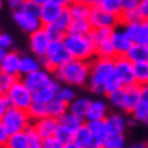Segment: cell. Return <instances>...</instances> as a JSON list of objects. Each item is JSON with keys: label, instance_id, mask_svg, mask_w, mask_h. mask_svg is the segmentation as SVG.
<instances>
[{"label": "cell", "instance_id": "obj_1", "mask_svg": "<svg viewBox=\"0 0 148 148\" xmlns=\"http://www.w3.org/2000/svg\"><path fill=\"white\" fill-rule=\"evenodd\" d=\"M53 76L63 84L72 87H84L87 86L90 76V61L71 57L67 63L54 69Z\"/></svg>", "mask_w": 148, "mask_h": 148}, {"label": "cell", "instance_id": "obj_2", "mask_svg": "<svg viewBox=\"0 0 148 148\" xmlns=\"http://www.w3.org/2000/svg\"><path fill=\"white\" fill-rule=\"evenodd\" d=\"M114 73V58L98 57L90 61V76L87 82V87L95 95L103 94V86L109 77Z\"/></svg>", "mask_w": 148, "mask_h": 148}, {"label": "cell", "instance_id": "obj_3", "mask_svg": "<svg viewBox=\"0 0 148 148\" xmlns=\"http://www.w3.org/2000/svg\"><path fill=\"white\" fill-rule=\"evenodd\" d=\"M63 41L72 58L91 61L94 57H97L95 44L92 41V38L90 37V34L67 33L63 37Z\"/></svg>", "mask_w": 148, "mask_h": 148}, {"label": "cell", "instance_id": "obj_4", "mask_svg": "<svg viewBox=\"0 0 148 148\" xmlns=\"http://www.w3.org/2000/svg\"><path fill=\"white\" fill-rule=\"evenodd\" d=\"M0 122L5 126V129L8 130V133H15V132H22L32 125V117L29 116L27 110L19 108L8 106L7 110L3 113V116L0 118Z\"/></svg>", "mask_w": 148, "mask_h": 148}, {"label": "cell", "instance_id": "obj_5", "mask_svg": "<svg viewBox=\"0 0 148 148\" xmlns=\"http://www.w3.org/2000/svg\"><path fill=\"white\" fill-rule=\"evenodd\" d=\"M69 58H71V54L68 52L63 38H58V40L50 41L49 48L46 50V54L44 56V58L41 61H42V67L48 68L49 71L53 72L60 65L67 63Z\"/></svg>", "mask_w": 148, "mask_h": 148}, {"label": "cell", "instance_id": "obj_6", "mask_svg": "<svg viewBox=\"0 0 148 148\" xmlns=\"http://www.w3.org/2000/svg\"><path fill=\"white\" fill-rule=\"evenodd\" d=\"M7 101H8L10 106L19 109H27L30 108V105L33 102V92L26 87V84L23 83L21 79L14 83V86L7 91Z\"/></svg>", "mask_w": 148, "mask_h": 148}, {"label": "cell", "instance_id": "obj_7", "mask_svg": "<svg viewBox=\"0 0 148 148\" xmlns=\"http://www.w3.org/2000/svg\"><path fill=\"white\" fill-rule=\"evenodd\" d=\"M12 19L15 25L26 34H30V33L36 32L40 27L44 26L40 19V15L30 12V11H27L22 7L12 10Z\"/></svg>", "mask_w": 148, "mask_h": 148}, {"label": "cell", "instance_id": "obj_8", "mask_svg": "<svg viewBox=\"0 0 148 148\" xmlns=\"http://www.w3.org/2000/svg\"><path fill=\"white\" fill-rule=\"evenodd\" d=\"M88 21L92 29L97 27H108V29H114V27L120 26V16L114 15V14L109 12L106 10L101 8L99 5H94L90 10V15H88Z\"/></svg>", "mask_w": 148, "mask_h": 148}, {"label": "cell", "instance_id": "obj_9", "mask_svg": "<svg viewBox=\"0 0 148 148\" xmlns=\"http://www.w3.org/2000/svg\"><path fill=\"white\" fill-rule=\"evenodd\" d=\"M50 41H52V38H50L45 26H42L36 32L30 33L29 34V48H30L32 54H34L36 57L42 60L44 56L46 54L48 48H49Z\"/></svg>", "mask_w": 148, "mask_h": 148}, {"label": "cell", "instance_id": "obj_10", "mask_svg": "<svg viewBox=\"0 0 148 148\" xmlns=\"http://www.w3.org/2000/svg\"><path fill=\"white\" fill-rule=\"evenodd\" d=\"M53 72L49 71L48 68L41 67L37 71H33L30 73L23 75L21 80L26 84V87L32 92H36L37 90H40L41 87H44L45 84H48L52 79H53Z\"/></svg>", "mask_w": 148, "mask_h": 148}, {"label": "cell", "instance_id": "obj_11", "mask_svg": "<svg viewBox=\"0 0 148 148\" xmlns=\"http://www.w3.org/2000/svg\"><path fill=\"white\" fill-rule=\"evenodd\" d=\"M114 73L121 82L122 87L135 84L133 76V63L126 56H116L114 57Z\"/></svg>", "mask_w": 148, "mask_h": 148}, {"label": "cell", "instance_id": "obj_12", "mask_svg": "<svg viewBox=\"0 0 148 148\" xmlns=\"http://www.w3.org/2000/svg\"><path fill=\"white\" fill-rule=\"evenodd\" d=\"M71 22H72V16L69 14V11H68V7H64L61 14L58 15V18L53 23H50L49 26H45V27L52 40H58V38H63L68 33Z\"/></svg>", "mask_w": 148, "mask_h": 148}, {"label": "cell", "instance_id": "obj_13", "mask_svg": "<svg viewBox=\"0 0 148 148\" xmlns=\"http://www.w3.org/2000/svg\"><path fill=\"white\" fill-rule=\"evenodd\" d=\"M122 29L125 30V33L133 44L148 45V29L144 21L133 23H122Z\"/></svg>", "mask_w": 148, "mask_h": 148}, {"label": "cell", "instance_id": "obj_14", "mask_svg": "<svg viewBox=\"0 0 148 148\" xmlns=\"http://www.w3.org/2000/svg\"><path fill=\"white\" fill-rule=\"evenodd\" d=\"M112 44L113 48L116 50V56H125L128 53L129 48L132 46V41L125 33V30L122 27L117 26L112 30Z\"/></svg>", "mask_w": 148, "mask_h": 148}, {"label": "cell", "instance_id": "obj_15", "mask_svg": "<svg viewBox=\"0 0 148 148\" xmlns=\"http://www.w3.org/2000/svg\"><path fill=\"white\" fill-rule=\"evenodd\" d=\"M69 148H97L94 137L86 122L73 133V140Z\"/></svg>", "mask_w": 148, "mask_h": 148}, {"label": "cell", "instance_id": "obj_16", "mask_svg": "<svg viewBox=\"0 0 148 148\" xmlns=\"http://www.w3.org/2000/svg\"><path fill=\"white\" fill-rule=\"evenodd\" d=\"M109 113V103L102 99H91L84 121H94V120H105Z\"/></svg>", "mask_w": 148, "mask_h": 148}, {"label": "cell", "instance_id": "obj_17", "mask_svg": "<svg viewBox=\"0 0 148 148\" xmlns=\"http://www.w3.org/2000/svg\"><path fill=\"white\" fill-rule=\"evenodd\" d=\"M21 56L22 54L19 53V52H16V50H12V49L7 50L3 60L0 61V72H7V73L19 76Z\"/></svg>", "mask_w": 148, "mask_h": 148}, {"label": "cell", "instance_id": "obj_18", "mask_svg": "<svg viewBox=\"0 0 148 148\" xmlns=\"http://www.w3.org/2000/svg\"><path fill=\"white\" fill-rule=\"evenodd\" d=\"M32 125L36 128V130L40 133V136L42 139H46V137H50V136L54 135L56 128L58 125V121L57 118L46 116V117L37 118V120H33Z\"/></svg>", "mask_w": 148, "mask_h": 148}, {"label": "cell", "instance_id": "obj_19", "mask_svg": "<svg viewBox=\"0 0 148 148\" xmlns=\"http://www.w3.org/2000/svg\"><path fill=\"white\" fill-rule=\"evenodd\" d=\"M60 84H61V83H60L56 77H53L48 84H45L44 87H41L40 90H37L36 92H33V101L46 103V102H49V101H52V99H54Z\"/></svg>", "mask_w": 148, "mask_h": 148}, {"label": "cell", "instance_id": "obj_20", "mask_svg": "<svg viewBox=\"0 0 148 148\" xmlns=\"http://www.w3.org/2000/svg\"><path fill=\"white\" fill-rule=\"evenodd\" d=\"M64 7L50 1H45L42 3L40 7V19L44 26H49L50 23H53L56 19L58 18V15L61 14Z\"/></svg>", "mask_w": 148, "mask_h": 148}, {"label": "cell", "instance_id": "obj_21", "mask_svg": "<svg viewBox=\"0 0 148 148\" xmlns=\"http://www.w3.org/2000/svg\"><path fill=\"white\" fill-rule=\"evenodd\" d=\"M122 91H124V109H122V112L130 113L132 109L140 101V86L137 83L125 86V87H122Z\"/></svg>", "mask_w": 148, "mask_h": 148}, {"label": "cell", "instance_id": "obj_22", "mask_svg": "<svg viewBox=\"0 0 148 148\" xmlns=\"http://www.w3.org/2000/svg\"><path fill=\"white\" fill-rule=\"evenodd\" d=\"M105 122H106L109 132H114V133H124L126 129V125H128L125 116L117 112H109L106 118H105Z\"/></svg>", "mask_w": 148, "mask_h": 148}, {"label": "cell", "instance_id": "obj_23", "mask_svg": "<svg viewBox=\"0 0 148 148\" xmlns=\"http://www.w3.org/2000/svg\"><path fill=\"white\" fill-rule=\"evenodd\" d=\"M88 129H90L91 135L94 137L95 145L97 148H102V140L103 137L108 135V126H106V122L105 120H94V121H86Z\"/></svg>", "mask_w": 148, "mask_h": 148}, {"label": "cell", "instance_id": "obj_24", "mask_svg": "<svg viewBox=\"0 0 148 148\" xmlns=\"http://www.w3.org/2000/svg\"><path fill=\"white\" fill-rule=\"evenodd\" d=\"M42 67L41 58L36 57L34 54H22L21 56V64H19V75H26L33 71H37Z\"/></svg>", "mask_w": 148, "mask_h": 148}, {"label": "cell", "instance_id": "obj_25", "mask_svg": "<svg viewBox=\"0 0 148 148\" xmlns=\"http://www.w3.org/2000/svg\"><path fill=\"white\" fill-rule=\"evenodd\" d=\"M132 63H141L148 61V45L144 44H132L128 53L125 54Z\"/></svg>", "mask_w": 148, "mask_h": 148}, {"label": "cell", "instance_id": "obj_26", "mask_svg": "<svg viewBox=\"0 0 148 148\" xmlns=\"http://www.w3.org/2000/svg\"><path fill=\"white\" fill-rule=\"evenodd\" d=\"M57 121H58V124H60V125H63V126H65V128H68V129L72 130L73 133H75V132H76V130L86 122L83 118L75 116V114H73V113H71L69 110H67V112L64 113L61 117H58Z\"/></svg>", "mask_w": 148, "mask_h": 148}, {"label": "cell", "instance_id": "obj_27", "mask_svg": "<svg viewBox=\"0 0 148 148\" xmlns=\"http://www.w3.org/2000/svg\"><path fill=\"white\" fill-rule=\"evenodd\" d=\"M68 11L71 14L72 19H88L90 15V5L82 3L79 0H71V3L67 5Z\"/></svg>", "mask_w": 148, "mask_h": 148}, {"label": "cell", "instance_id": "obj_28", "mask_svg": "<svg viewBox=\"0 0 148 148\" xmlns=\"http://www.w3.org/2000/svg\"><path fill=\"white\" fill-rule=\"evenodd\" d=\"M90 98L87 97H76L72 102L68 103V110L71 113H73L75 116L80 117L84 120L86 113H87V109H88V105H90Z\"/></svg>", "mask_w": 148, "mask_h": 148}, {"label": "cell", "instance_id": "obj_29", "mask_svg": "<svg viewBox=\"0 0 148 148\" xmlns=\"http://www.w3.org/2000/svg\"><path fill=\"white\" fill-rule=\"evenodd\" d=\"M126 145V139L124 133L108 132L102 140V148H124Z\"/></svg>", "mask_w": 148, "mask_h": 148}, {"label": "cell", "instance_id": "obj_30", "mask_svg": "<svg viewBox=\"0 0 148 148\" xmlns=\"http://www.w3.org/2000/svg\"><path fill=\"white\" fill-rule=\"evenodd\" d=\"M68 110V105L67 103L61 102L60 99L54 98L49 102H46V113L49 117H53V118H58L61 117L64 113Z\"/></svg>", "mask_w": 148, "mask_h": 148}, {"label": "cell", "instance_id": "obj_31", "mask_svg": "<svg viewBox=\"0 0 148 148\" xmlns=\"http://www.w3.org/2000/svg\"><path fill=\"white\" fill-rule=\"evenodd\" d=\"M133 76L135 82L139 86L148 83V61L141 63H133Z\"/></svg>", "mask_w": 148, "mask_h": 148}, {"label": "cell", "instance_id": "obj_32", "mask_svg": "<svg viewBox=\"0 0 148 148\" xmlns=\"http://www.w3.org/2000/svg\"><path fill=\"white\" fill-rule=\"evenodd\" d=\"M53 136L58 140V141H60V143H61L63 148H69L71 147L72 140H73V132L69 130L68 128H65V126H63V125H60V124H58Z\"/></svg>", "mask_w": 148, "mask_h": 148}, {"label": "cell", "instance_id": "obj_33", "mask_svg": "<svg viewBox=\"0 0 148 148\" xmlns=\"http://www.w3.org/2000/svg\"><path fill=\"white\" fill-rule=\"evenodd\" d=\"M95 52H97L98 57H110V58L116 57V50L113 48L112 38L95 44Z\"/></svg>", "mask_w": 148, "mask_h": 148}, {"label": "cell", "instance_id": "obj_34", "mask_svg": "<svg viewBox=\"0 0 148 148\" xmlns=\"http://www.w3.org/2000/svg\"><path fill=\"white\" fill-rule=\"evenodd\" d=\"M7 148H29L26 132L22 130V132L11 133L7 141Z\"/></svg>", "mask_w": 148, "mask_h": 148}, {"label": "cell", "instance_id": "obj_35", "mask_svg": "<svg viewBox=\"0 0 148 148\" xmlns=\"http://www.w3.org/2000/svg\"><path fill=\"white\" fill-rule=\"evenodd\" d=\"M91 25L88 19H72L68 33H75V34H90Z\"/></svg>", "mask_w": 148, "mask_h": 148}, {"label": "cell", "instance_id": "obj_36", "mask_svg": "<svg viewBox=\"0 0 148 148\" xmlns=\"http://www.w3.org/2000/svg\"><path fill=\"white\" fill-rule=\"evenodd\" d=\"M56 98L60 99L61 102L64 103H69L72 102L73 99L76 98V92H75V90H73V87L72 86H68V84H60V87H58L57 90V94H56Z\"/></svg>", "mask_w": 148, "mask_h": 148}, {"label": "cell", "instance_id": "obj_37", "mask_svg": "<svg viewBox=\"0 0 148 148\" xmlns=\"http://www.w3.org/2000/svg\"><path fill=\"white\" fill-rule=\"evenodd\" d=\"M98 5L114 15H121L122 12V0H99Z\"/></svg>", "mask_w": 148, "mask_h": 148}, {"label": "cell", "instance_id": "obj_38", "mask_svg": "<svg viewBox=\"0 0 148 148\" xmlns=\"http://www.w3.org/2000/svg\"><path fill=\"white\" fill-rule=\"evenodd\" d=\"M140 21H144V16L140 12L139 7L133 10H125L122 11L121 15H120V22L122 23H133V22H140Z\"/></svg>", "mask_w": 148, "mask_h": 148}, {"label": "cell", "instance_id": "obj_39", "mask_svg": "<svg viewBox=\"0 0 148 148\" xmlns=\"http://www.w3.org/2000/svg\"><path fill=\"white\" fill-rule=\"evenodd\" d=\"M26 136H27V143H29V148H42V137L40 136V133L36 130V128L33 125L27 126L26 129Z\"/></svg>", "mask_w": 148, "mask_h": 148}, {"label": "cell", "instance_id": "obj_40", "mask_svg": "<svg viewBox=\"0 0 148 148\" xmlns=\"http://www.w3.org/2000/svg\"><path fill=\"white\" fill-rule=\"evenodd\" d=\"M27 113H29V116L32 117V120H37V118H41V117H46L48 116V113H46V103L33 101L30 108L27 109Z\"/></svg>", "mask_w": 148, "mask_h": 148}, {"label": "cell", "instance_id": "obj_41", "mask_svg": "<svg viewBox=\"0 0 148 148\" xmlns=\"http://www.w3.org/2000/svg\"><path fill=\"white\" fill-rule=\"evenodd\" d=\"M19 77L16 75H11L7 72H0V94H7V91L14 86V83Z\"/></svg>", "mask_w": 148, "mask_h": 148}, {"label": "cell", "instance_id": "obj_42", "mask_svg": "<svg viewBox=\"0 0 148 148\" xmlns=\"http://www.w3.org/2000/svg\"><path fill=\"white\" fill-rule=\"evenodd\" d=\"M121 87H122L121 82L118 80V77L116 76V73H113L112 76H110L108 80H106L105 86H103V94L108 95V94H110V92H113V91L118 90V88H121Z\"/></svg>", "mask_w": 148, "mask_h": 148}, {"label": "cell", "instance_id": "obj_43", "mask_svg": "<svg viewBox=\"0 0 148 148\" xmlns=\"http://www.w3.org/2000/svg\"><path fill=\"white\" fill-rule=\"evenodd\" d=\"M14 46V38L10 33L0 32V48H3L5 50L12 49Z\"/></svg>", "mask_w": 148, "mask_h": 148}, {"label": "cell", "instance_id": "obj_44", "mask_svg": "<svg viewBox=\"0 0 148 148\" xmlns=\"http://www.w3.org/2000/svg\"><path fill=\"white\" fill-rule=\"evenodd\" d=\"M42 148H63V145L54 136H50L42 140Z\"/></svg>", "mask_w": 148, "mask_h": 148}, {"label": "cell", "instance_id": "obj_45", "mask_svg": "<svg viewBox=\"0 0 148 148\" xmlns=\"http://www.w3.org/2000/svg\"><path fill=\"white\" fill-rule=\"evenodd\" d=\"M10 133L8 130L5 129V126L0 122V148H4L7 147V141H8Z\"/></svg>", "mask_w": 148, "mask_h": 148}, {"label": "cell", "instance_id": "obj_46", "mask_svg": "<svg viewBox=\"0 0 148 148\" xmlns=\"http://www.w3.org/2000/svg\"><path fill=\"white\" fill-rule=\"evenodd\" d=\"M140 0H122V11L125 10H133L139 7Z\"/></svg>", "mask_w": 148, "mask_h": 148}, {"label": "cell", "instance_id": "obj_47", "mask_svg": "<svg viewBox=\"0 0 148 148\" xmlns=\"http://www.w3.org/2000/svg\"><path fill=\"white\" fill-rule=\"evenodd\" d=\"M140 102L148 105V83L140 86Z\"/></svg>", "mask_w": 148, "mask_h": 148}, {"label": "cell", "instance_id": "obj_48", "mask_svg": "<svg viewBox=\"0 0 148 148\" xmlns=\"http://www.w3.org/2000/svg\"><path fill=\"white\" fill-rule=\"evenodd\" d=\"M10 106L8 101H7V97L4 94H0V118L3 116V113L7 110V108Z\"/></svg>", "mask_w": 148, "mask_h": 148}, {"label": "cell", "instance_id": "obj_49", "mask_svg": "<svg viewBox=\"0 0 148 148\" xmlns=\"http://www.w3.org/2000/svg\"><path fill=\"white\" fill-rule=\"evenodd\" d=\"M139 10L141 15L144 16V19L148 18V0H140L139 1Z\"/></svg>", "mask_w": 148, "mask_h": 148}, {"label": "cell", "instance_id": "obj_50", "mask_svg": "<svg viewBox=\"0 0 148 148\" xmlns=\"http://www.w3.org/2000/svg\"><path fill=\"white\" fill-rule=\"evenodd\" d=\"M26 0H7V3H8V5L11 7V8H18V7H21V5L25 3Z\"/></svg>", "mask_w": 148, "mask_h": 148}, {"label": "cell", "instance_id": "obj_51", "mask_svg": "<svg viewBox=\"0 0 148 148\" xmlns=\"http://www.w3.org/2000/svg\"><path fill=\"white\" fill-rule=\"evenodd\" d=\"M45 1H50V3L58 4V5H61V7H67L71 3V0H45Z\"/></svg>", "mask_w": 148, "mask_h": 148}, {"label": "cell", "instance_id": "obj_52", "mask_svg": "<svg viewBox=\"0 0 148 148\" xmlns=\"http://www.w3.org/2000/svg\"><path fill=\"white\" fill-rule=\"evenodd\" d=\"M82 3H84V4L90 5V7H94V5H98V1L99 0H79Z\"/></svg>", "mask_w": 148, "mask_h": 148}, {"label": "cell", "instance_id": "obj_53", "mask_svg": "<svg viewBox=\"0 0 148 148\" xmlns=\"http://www.w3.org/2000/svg\"><path fill=\"white\" fill-rule=\"evenodd\" d=\"M5 52H7V50H5V49H3V48H0V61L3 60V57H4Z\"/></svg>", "mask_w": 148, "mask_h": 148}, {"label": "cell", "instance_id": "obj_54", "mask_svg": "<svg viewBox=\"0 0 148 148\" xmlns=\"http://www.w3.org/2000/svg\"><path fill=\"white\" fill-rule=\"evenodd\" d=\"M30 1H34L37 4H42V3H45V0H30Z\"/></svg>", "mask_w": 148, "mask_h": 148}, {"label": "cell", "instance_id": "obj_55", "mask_svg": "<svg viewBox=\"0 0 148 148\" xmlns=\"http://www.w3.org/2000/svg\"><path fill=\"white\" fill-rule=\"evenodd\" d=\"M144 124L148 126V114H147V117H145V120H144Z\"/></svg>", "mask_w": 148, "mask_h": 148}, {"label": "cell", "instance_id": "obj_56", "mask_svg": "<svg viewBox=\"0 0 148 148\" xmlns=\"http://www.w3.org/2000/svg\"><path fill=\"white\" fill-rule=\"evenodd\" d=\"M144 22H145V26H147V29H148V18L144 19Z\"/></svg>", "mask_w": 148, "mask_h": 148}, {"label": "cell", "instance_id": "obj_57", "mask_svg": "<svg viewBox=\"0 0 148 148\" xmlns=\"http://www.w3.org/2000/svg\"><path fill=\"white\" fill-rule=\"evenodd\" d=\"M3 8V0H0V10Z\"/></svg>", "mask_w": 148, "mask_h": 148}, {"label": "cell", "instance_id": "obj_58", "mask_svg": "<svg viewBox=\"0 0 148 148\" xmlns=\"http://www.w3.org/2000/svg\"><path fill=\"white\" fill-rule=\"evenodd\" d=\"M147 147H148V144H147Z\"/></svg>", "mask_w": 148, "mask_h": 148}]
</instances>
